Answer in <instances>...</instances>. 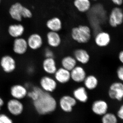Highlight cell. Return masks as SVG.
Listing matches in <instances>:
<instances>
[{
	"label": "cell",
	"instance_id": "1",
	"mask_svg": "<svg viewBox=\"0 0 123 123\" xmlns=\"http://www.w3.org/2000/svg\"><path fill=\"white\" fill-rule=\"evenodd\" d=\"M33 106L38 114L46 115L54 112L56 109L57 102L54 96L50 93L41 91L34 100Z\"/></svg>",
	"mask_w": 123,
	"mask_h": 123
},
{
	"label": "cell",
	"instance_id": "2",
	"mask_svg": "<svg viewBox=\"0 0 123 123\" xmlns=\"http://www.w3.org/2000/svg\"><path fill=\"white\" fill-rule=\"evenodd\" d=\"M93 33L92 29L89 26L86 24H79L71 29L70 37L76 43L85 44L90 42Z\"/></svg>",
	"mask_w": 123,
	"mask_h": 123
},
{
	"label": "cell",
	"instance_id": "3",
	"mask_svg": "<svg viewBox=\"0 0 123 123\" xmlns=\"http://www.w3.org/2000/svg\"><path fill=\"white\" fill-rule=\"evenodd\" d=\"M39 85L43 91L52 94L57 90L59 84L53 76L46 74L40 79Z\"/></svg>",
	"mask_w": 123,
	"mask_h": 123
},
{
	"label": "cell",
	"instance_id": "4",
	"mask_svg": "<svg viewBox=\"0 0 123 123\" xmlns=\"http://www.w3.org/2000/svg\"><path fill=\"white\" fill-rule=\"evenodd\" d=\"M110 26L116 28L123 23V10L119 6L114 7L111 10L108 18Z\"/></svg>",
	"mask_w": 123,
	"mask_h": 123
},
{
	"label": "cell",
	"instance_id": "5",
	"mask_svg": "<svg viewBox=\"0 0 123 123\" xmlns=\"http://www.w3.org/2000/svg\"><path fill=\"white\" fill-rule=\"evenodd\" d=\"M17 62L14 58L9 55H3L0 59V67L4 72L10 74L17 68Z\"/></svg>",
	"mask_w": 123,
	"mask_h": 123
},
{
	"label": "cell",
	"instance_id": "6",
	"mask_svg": "<svg viewBox=\"0 0 123 123\" xmlns=\"http://www.w3.org/2000/svg\"><path fill=\"white\" fill-rule=\"evenodd\" d=\"M108 94L111 99L120 101L123 99V83L120 82H113L109 87Z\"/></svg>",
	"mask_w": 123,
	"mask_h": 123
},
{
	"label": "cell",
	"instance_id": "7",
	"mask_svg": "<svg viewBox=\"0 0 123 123\" xmlns=\"http://www.w3.org/2000/svg\"><path fill=\"white\" fill-rule=\"evenodd\" d=\"M70 73L71 80L76 84L83 83L87 75L84 66L78 64L70 71Z\"/></svg>",
	"mask_w": 123,
	"mask_h": 123
},
{
	"label": "cell",
	"instance_id": "8",
	"mask_svg": "<svg viewBox=\"0 0 123 123\" xmlns=\"http://www.w3.org/2000/svg\"><path fill=\"white\" fill-rule=\"evenodd\" d=\"M77 101L72 95L66 94L61 97L59 103L62 110L65 112H70L77 104Z\"/></svg>",
	"mask_w": 123,
	"mask_h": 123
},
{
	"label": "cell",
	"instance_id": "9",
	"mask_svg": "<svg viewBox=\"0 0 123 123\" xmlns=\"http://www.w3.org/2000/svg\"><path fill=\"white\" fill-rule=\"evenodd\" d=\"M73 55L75 58L78 64L84 66L88 64L91 60V55L86 49L82 48L75 49L73 53Z\"/></svg>",
	"mask_w": 123,
	"mask_h": 123
},
{
	"label": "cell",
	"instance_id": "10",
	"mask_svg": "<svg viewBox=\"0 0 123 123\" xmlns=\"http://www.w3.org/2000/svg\"><path fill=\"white\" fill-rule=\"evenodd\" d=\"M94 41L97 47L104 48L107 47L111 43V37L108 32L100 31L95 34Z\"/></svg>",
	"mask_w": 123,
	"mask_h": 123
},
{
	"label": "cell",
	"instance_id": "11",
	"mask_svg": "<svg viewBox=\"0 0 123 123\" xmlns=\"http://www.w3.org/2000/svg\"><path fill=\"white\" fill-rule=\"evenodd\" d=\"M46 40L48 47L53 49L59 48L62 44V38L59 32L49 31L46 34Z\"/></svg>",
	"mask_w": 123,
	"mask_h": 123
},
{
	"label": "cell",
	"instance_id": "12",
	"mask_svg": "<svg viewBox=\"0 0 123 123\" xmlns=\"http://www.w3.org/2000/svg\"><path fill=\"white\" fill-rule=\"evenodd\" d=\"M42 68L46 75L53 76L58 68L55 57L44 58L42 61Z\"/></svg>",
	"mask_w": 123,
	"mask_h": 123
},
{
	"label": "cell",
	"instance_id": "13",
	"mask_svg": "<svg viewBox=\"0 0 123 123\" xmlns=\"http://www.w3.org/2000/svg\"><path fill=\"white\" fill-rule=\"evenodd\" d=\"M53 76L58 84L66 85L71 81L70 71L61 67L58 68Z\"/></svg>",
	"mask_w": 123,
	"mask_h": 123
},
{
	"label": "cell",
	"instance_id": "14",
	"mask_svg": "<svg viewBox=\"0 0 123 123\" xmlns=\"http://www.w3.org/2000/svg\"><path fill=\"white\" fill-rule=\"evenodd\" d=\"M27 41L29 48L33 50H39L43 46V38L38 33H35L31 34Z\"/></svg>",
	"mask_w": 123,
	"mask_h": 123
},
{
	"label": "cell",
	"instance_id": "15",
	"mask_svg": "<svg viewBox=\"0 0 123 123\" xmlns=\"http://www.w3.org/2000/svg\"><path fill=\"white\" fill-rule=\"evenodd\" d=\"M10 91L13 98L20 100L27 96L29 91L25 85L16 84L11 86Z\"/></svg>",
	"mask_w": 123,
	"mask_h": 123
},
{
	"label": "cell",
	"instance_id": "16",
	"mask_svg": "<svg viewBox=\"0 0 123 123\" xmlns=\"http://www.w3.org/2000/svg\"><path fill=\"white\" fill-rule=\"evenodd\" d=\"M28 49L27 40L21 37L14 39L13 43L12 50L15 54L24 55L28 50Z\"/></svg>",
	"mask_w": 123,
	"mask_h": 123
},
{
	"label": "cell",
	"instance_id": "17",
	"mask_svg": "<svg viewBox=\"0 0 123 123\" xmlns=\"http://www.w3.org/2000/svg\"><path fill=\"white\" fill-rule=\"evenodd\" d=\"M108 107V104L105 100L97 99L92 103L91 110L95 115L102 116L107 112Z\"/></svg>",
	"mask_w": 123,
	"mask_h": 123
},
{
	"label": "cell",
	"instance_id": "18",
	"mask_svg": "<svg viewBox=\"0 0 123 123\" xmlns=\"http://www.w3.org/2000/svg\"><path fill=\"white\" fill-rule=\"evenodd\" d=\"M7 107L9 112L14 116L21 114L24 109L23 104L20 100L13 98L8 101Z\"/></svg>",
	"mask_w": 123,
	"mask_h": 123
},
{
	"label": "cell",
	"instance_id": "19",
	"mask_svg": "<svg viewBox=\"0 0 123 123\" xmlns=\"http://www.w3.org/2000/svg\"><path fill=\"white\" fill-rule=\"evenodd\" d=\"M88 91L83 86H77L73 90L72 96L76 100L81 103H86L89 99Z\"/></svg>",
	"mask_w": 123,
	"mask_h": 123
},
{
	"label": "cell",
	"instance_id": "20",
	"mask_svg": "<svg viewBox=\"0 0 123 123\" xmlns=\"http://www.w3.org/2000/svg\"><path fill=\"white\" fill-rule=\"evenodd\" d=\"M46 26L49 31L59 32L63 27L61 19L58 17H53L47 20Z\"/></svg>",
	"mask_w": 123,
	"mask_h": 123
},
{
	"label": "cell",
	"instance_id": "21",
	"mask_svg": "<svg viewBox=\"0 0 123 123\" xmlns=\"http://www.w3.org/2000/svg\"><path fill=\"white\" fill-rule=\"evenodd\" d=\"M99 80L96 75L93 74L87 75L83 82V86L88 91L96 89L99 85Z\"/></svg>",
	"mask_w": 123,
	"mask_h": 123
},
{
	"label": "cell",
	"instance_id": "22",
	"mask_svg": "<svg viewBox=\"0 0 123 123\" xmlns=\"http://www.w3.org/2000/svg\"><path fill=\"white\" fill-rule=\"evenodd\" d=\"M24 6L20 2H16L11 6L9 13L13 20L21 21L22 20V12Z\"/></svg>",
	"mask_w": 123,
	"mask_h": 123
},
{
	"label": "cell",
	"instance_id": "23",
	"mask_svg": "<svg viewBox=\"0 0 123 123\" xmlns=\"http://www.w3.org/2000/svg\"><path fill=\"white\" fill-rule=\"evenodd\" d=\"M61 67L67 70L71 71L78 64L73 55H65L60 60Z\"/></svg>",
	"mask_w": 123,
	"mask_h": 123
},
{
	"label": "cell",
	"instance_id": "24",
	"mask_svg": "<svg viewBox=\"0 0 123 123\" xmlns=\"http://www.w3.org/2000/svg\"><path fill=\"white\" fill-rule=\"evenodd\" d=\"M74 8L81 13H85L89 11L92 7L91 0H74Z\"/></svg>",
	"mask_w": 123,
	"mask_h": 123
},
{
	"label": "cell",
	"instance_id": "25",
	"mask_svg": "<svg viewBox=\"0 0 123 123\" xmlns=\"http://www.w3.org/2000/svg\"><path fill=\"white\" fill-rule=\"evenodd\" d=\"M25 31L24 26L22 24H12L9 26L8 33L9 35L14 38L21 37Z\"/></svg>",
	"mask_w": 123,
	"mask_h": 123
},
{
	"label": "cell",
	"instance_id": "26",
	"mask_svg": "<svg viewBox=\"0 0 123 123\" xmlns=\"http://www.w3.org/2000/svg\"><path fill=\"white\" fill-rule=\"evenodd\" d=\"M102 123H117L118 119L116 116L112 113L107 112L102 116Z\"/></svg>",
	"mask_w": 123,
	"mask_h": 123
},
{
	"label": "cell",
	"instance_id": "27",
	"mask_svg": "<svg viewBox=\"0 0 123 123\" xmlns=\"http://www.w3.org/2000/svg\"><path fill=\"white\" fill-rule=\"evenodd\" d=\"M53 49L48 46L45 48L43 52L44 58L55 57V53Z\"/></svg>",
	"mask_w": 123,
	"mask_h": 123
},
{
	"label": "cell",
	"instance_id": "28",
	"mask_svg": "<svg viewBox=\"0 0 123 123\" xmlns=\"http://www.w3.org/2000/svg\"><path fill=\"white\" fill-rule=\"evenodd\" d=\"M33 16L32 12L26 7H23L22 12V18H30Z\"/></svg>",
	"mask_w": 123,
	"mask_h": 123
},
{
	"label": "cell",
	"instance_id": "29",
	"mask_svg": "<svg viewBox=\"0 0 123 123\" xmlns=\"http://www.w3.org/2000/svg\"><path fill=\"white\" fill-rule=\"evenodd\" d=\"M0 123H13L12 120L7 115L0 114Z\"/></svg>",
	"mask_w": 123,
	"mask_h": 123
},
{
	"label": "cell",
	"instance_id": "30",
	"mask_svg": "<svg viewBox=\"0 0 123 123\" xmlns=\"http://www.w3.org/2000/svg\"><path fill=\"white\" fill-rule=\"evenodd\" d=\"M116 74L119 80L123 82V65L119 66L117 68Z\"/></svg>",
	"mask_w": 123,
	"mask_h": 123
},
{
	"label": "cell",
	"instance_id": "31",
	"mask_svg": "<svg viewBox=\"0 0 123 123\" xmlns=\"http://www.w3.org/2000/svg\"><path fill=\"white\" fill-rule=\"evenodd\" d=\"M117 115L120 119L123 120V104L120 107L118 110Z\"/></svg>",
	"mask_w": 123,
	"mask_h": 123
},
{
	"label": "cell",
	"instance_id": "32",
	"mask_svg": "<svg viewBox=\"0 0 123 123\" xmlns=\"http://www.w3.org/2000/svg\"><path fill=\"white\" fill-rule=\"evenodd\" d=\"M114 4L117 6H121L123 4V0H110Z\"/></svg>",
	"mask_w": 123,
	"mask_h": 123
},
{
	"label": "cell",
	"instance_id": "33",
	"mask_svg": "<svg viewBox=\"0 0 123 123\" xmlns=\"http://www.w3.org/2000/svg\"><path fill=\"white\" fill-rule=\"evenodd\" d=\"M118 57L119 61L123 64V50L120 52L118 54Z\"/></svg>",
	"mask_w": 123,
	"mask_h": 123
},
{
	"label": "cell",
	"instance_id": "34",
	"mask_svg": "<svg viewBox=\"0 0 123 123\" xmlns=\"http://www.w3.org/2000/svg\"><path fill=\"white\" fill-rule=\"evenodd\" d=\"M4 100L2 99V98L0 97V110L1 109V107L4 105Z\"/></svg>",
	"mask_w": 123,
	"mask_h": 123
},
{
	"label": "cell",
	"instance_id": "35",
	"mask_svg": "<svg viewBox=\"0 0 123 123\" xmlns=\"http://www.w3.org/2000/svg\"><path fill=\"white\" fill-rule=\"evenodd\" d=\"M91 0L93 1H97L98 0Z\"/></svg>",
	"mask_w": 123,
	"mask_h": 123
},
{
	"label": "cell",
	"instance_id": "36",
	"mask_svg": "<svg viewBox=\"0 0 123 123\" xmlns=\"http://www.w3.org/2000/svg\"><path fill=\"white\" fill-rule=\"evenodd\" d=\"M1 1V0H0V3Z\"/></svg>",
	"mask_w": 123,
	"mask_h": 123
}]
</instances>
